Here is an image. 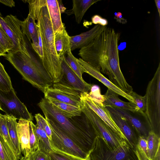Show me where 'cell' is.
Instances as JSON below:
<instances>
[{
    "instance_id": "cell-1",
    "label": "cell",
    "mask_w": 160,
    "mask_h": 160,
    "mask_svg": "<svg viewBox=\"0 0 160 160\" xmlns=\"http://www.w3.org/2000/svg\"><path fill=\"white\" fill-rule=\"evenodd\" d=\"M119 33L106 26L88 45L80 49L82 60L97 71L107 75L108 80L120 89L128 85L120 69L118 43Z\"/></svg>"
},
{
    "instance_id": "cell-2",
    "label": "cell",
    "mask_w": 160,
    "mask_h": 160,
    "mask_svg": "<svg viewBox=\"0 0 160 160\" xmlns=\"http://www.w3.org/2000/svg\"><path fill=\"white\" fill-rule=\"evenodd\" d=\"M38 105L47 118L82 149L89 155L96 139L100 135L88 117L81 115L68 118L55 110L47 99L42 98Z\"/></svg>"
},
{
    "instance_id": "cell-3",
    "label": "cell",
    "mask_w": 160,
    "mask_h": 160,
    "mask_svg": "<svg viewBox=\"0 0 160 160\" xmlns=\"http://www.w3.org/2000/svg\"><path fill=\"white\" fill-rule=\"evenodd\" d=\"M37 21L42 44L43 55L40 60L53 83H58L62 78L61 60L56 50L54 34L46 4L42 8Z\"/></svg>"
},
{
    "instance_id": "cell-4",
    "label": "cell",
    "mask_w": 160,
    "mask_h": 160,
    "mask_svg": "<svg viewBox=\"0 0 160 160\" xmlns=\"http://www.w3.org/2000/svg\"><path fill=\"white\" fill-rule=\"evenodd\" d=\"M29 52L30 56L21 51H10L4 57L23 79L43 92L45 89L53 85V80L41 61Z\"/></svg>"
},
{
    "instance_id": "cell-5",
    "label": "cell",
    "mask_w": 160,
    "mask_h": 160,
    "mask_svg": "<svg viewBox=\"0 0 160 160\" xmlns=\"http://www.w3.org/2000/svg\"><path fill=\"white\" fill-rule=\"evenodd\" d=\"M145 114L152 131L160 137V63L153 78L148 85L146 94Z\"/></svg>"
},
{
    "instance_id": "cell-6",
    "label": "cell",
    "mask_w": 160,
    "mask_h": 160,
    "mask_svg": "<svg viewBox=\"0 0 160 160\" xmlns=\"http://www.w3.org/2000/svg\"><path fill=\"white\" fill-rule=\"evenodd\" d=\"M89 160H139L136 151L128 143L112 149L100 137L96 139Z\"/></svg>"
},
{
    "instance_id": "cell-7",
    "label": "cell",
    "mask_w": 160,
    "mask_h": 160,
    "mask_svg": "<svg viewBox=\"0 0 160 160\" xmlns=\"http://www.w3.org/2000/svg\"><path fill=\"white\" fill-rule=\"evenodd\" d=\"M45 118L52 132L51 139L50 142L52 150L80 160H89V154L55 126L51 120Z\"/></svg>"
},
{
    "instance_id": "cell-8",
    "label": "cell",
    "mask_w": 160,
    "mask_h": 160,
    "mask_svg": "<svg viewBox=\"0 0 160 160\" xmlns=\"http://www.w3.org/2000/svg\"><path fill=\"white\" fill-rule=\"evenodd\" d=\"M82 105L81 110L88 118L108 146L115 149L127 142L126 140L111 129L98 115L81 99Z\"/></svg>"
},
{
    "instance_id": "cell-9",
    "label": "cell",
    "mask_w": 160,
    "mask_h": 160,
    "mask_svg": "<svg viewBox=\"0 0 160 160\" xmlns=\"http://www.w3.org/2000/svg\"><path fill=\"white\" fill-rule=\"evenodd\" d=\"M21 21L12 14L3 18L0 13V24L12 41L13 51H21L30 56L21 27Z\"/></svg>"
},
{
    "instance_id": "cell-10",
    "label": "cell",
    "mask_w": 160,
    "mask_h": 160,
    "mask_svg": "<svg viewBox=\"0 0 160 160\" xmlns=\"http://www.w3.org/2000/svg\"><path fill=\"white\" fill-rule=\"evenodd\" d=\"M0 107L6 114L16 119L33 120V116L18 98L13 88L7 92L0 90Z\"/></svg>"
},
{
    "instance_id": "cell-11",
    "label": "cell",
    "mask_w": 160,
    "mask_h": 160,
    "mask_svg": "<svg viewBox=\"0 0 160 160\" xmlns=\"http://www.w3.org/2000/svg\"><path fill=\"white\" fill-rule=\"evenodd\" d=\"M44 98L51 99L72 105L81 107L82 92L59 82L53 83L43 92Z\"/></svg>"
},
{
    "instance_id": "cell-12",
    "label": "cell",
    "mask_w": 160,
    "mask_h": 160,
    "mask_svg": "<svg viewBox=\"0 0 160 160\" xmlns=\"http://www.w3.org/2000/svg\"><path fill=\"white\" fill-rule=\"evenodd\" d=\"M111 117L125 137L127 143L135 150L138 144V134L131 123L114 107L105 106Z\"/></svg>"
},
{
    "instance_id": "cell-13",
    "label": "cell",
    "mask_w": 160,
    "mask_h": 160,
    "mask_svg": "<svg viewBox=\"0 0 160 160\" xmlns=\"http://www.w3.org/2000/svg\"><path fill=\"white\" fill-rule=\"evenodd\" d=\"M61 60L62 78L58 82L84 93H88L93 85L88 83L81 78L69 66L64 58Z\"/></svg>"
},
{
    "instance_id": "cell-14",
    "label": "cell",
    "mask_w": 160,
    "mask_h": 160,
    "mask_svg": "<svg viewBox=\"0 0 160 160\" xmlns=\"http://www.w3.org/2000/svg\"><path fill=\"white\" fill-rule=\"evenodd\" d=\"M114 108L131 123L139 136H143L147 138L149 133L152 131V129L146 114Z\"/></svg>"
},
{
    "instance_id": "cell-15",
    "label": "cell",
    "mask_w": 160,
    "mask_h": 160,
    "mask_svg": "<svg viewBox=\"0 0 160 160\" xmlns=\"http://www.w3.org/2000/svg\"><path fill=\"white\" fill-rule=\"evenodd\" d=\"M86 93L82 92L81 99L98 115L111 129L126 141L123 134L114 122L105 106L92 100L87 95Z\"/></svg>"
},
{
    "instance_id": "cell-16",
    "label": "cell",
    "mask_w": 160,
    "mask_h": 160,
    "mask_svg": "<svg viewBox=\"0 0 160 160\" xmlns=\"http://www.w3.org/2000/svg\"><path fill=\"white\" fill-rule=\"evenodd\" d=\"M105 27L97 24L90 30L72 36H70V43L72 51L80 49L92 42L104 30Z\"/></svg>"
},
{
    "instance_id": "cell-17",
    "label": "cell",
    "mask_w": 160,
    "mask_h": 160,
    "mask_svg": "<svg viewBox=\"0 0 160 160\" xmlns=\"http://www.w3.org/2000/svg\"><path fill=\"white\" fill-rule=\"evenodd\" d=\"M77 60L83 68L85 72L88 73L99 80L105 85L108 89L112 90L119 95L124 97L129 102L135 103L134 100L132 97L115 86L101 74L100 72L97 71L84 61L81 58L77 59Z\"/></svg>"
},
{
    "instance_id": "cell-18",
    "label": "cell",
    "mask_w": 160,
    "mask_h": 160,
    "mask_svg": "<svg viewBox=\"0 0 160 160\" xmlns=\"http://www.w3.org/2000/svg\"><path fill=\"white\" fill-rule=\"evenodd\" d=\"M35 21L32 14L29 13L27 18L21 21V27L23 34L29 41L32 40V47L40 58L38 29Z\"/></svg>"
},
{
    "instance_id": "cell-19",
    "label": "cell",
    "mask_w": 160,
    "mask_h": 160,
    "mask_svg": "<svg viewBox=\"0 0 160 160\" xmlns=\"http://www.w3.org/2000/svg\"><path fill=\"white\" fill-rule=\"evenodd\" d=\"M60 1L46 0L50 18L54 34L62 31L65 28L61 19L62 12Z\"/></svg>"
},
{
    "instance_id": "cell-20",
    "label": "cell",
    "mask_w": 160,
    "mask_h": 160,
    "mask_svg": "<svg viewBox=\"0 0 160 160\" xmlns=\"http://www.w3.org/2000/svg\"><path fill=\"white\" fill-rule=\"evenodd\" d=\"M29 121L23 119L19 120L17 125L18 138L21 153L23 155L22 157L24 158L29 156L30 151Z\"/></svg>"
},
{
    "instance_id": "cell-21",
    "label": "cell",
    "mask_w": 160,
    "mask_h": 160,
    "mask_svg": "<svg viewBox=\"0 0 160 160\" xmlns=\"http://www.w3.org/2000/svg\"><path fill=\"white\" fill-rule=\"evenodd\" d=\"M118 95L108 89L103 95L104 100L102 104L104 106H110L135 112L136 105L131 102H127L121 100Z\"/></svg>"
},
{
    "instance_id": "cell-22",
    "label": "cell",
    "mask_w": 160,
    "mask_h": 160,
    "mask_svg": "<svg viewBox=\"0 0 160 160\" xmlns=\"http://www.w3.org/2000/svg\"><path fill=\"white\" fill-rule=\"evenodd\" d=\"M47 99L55 110L67 118H70L79 116L82 113L81 107L72 105L53 99Z\"/></svg>"
},
{
    "instance_id": "cell-23",
    "label": "cell",
    "mask_w": 160,
    "mask_h": 160,
    "mask_svg": "<svg viewBox=\"0 0 160 160\" xmlns=\"http://www.w3.org/2000/svg\"><path fill=\"white\" fill-rule=\"evenodd\" d=\"M69 38L65 28L62 31L54 34L55 49L59 58L65 56L70 49Z\"/></svg>"
},
{
    "instance_id": "cell-24",
    "label": "cell",
    "mask_w": 160,
    "mask_h": 160,
    "mask_svg": "<svg viewBox=\"0 0 160 160\" xmlns=\"http://www.w3.org/2000/svg\"><path fill=\"white\" fill-rule=\"evenodd\" d=\"M7 121L9 135L15 149L17 158L20 159L21 152L17 131V119L12 116L4 115Z\"/></svg>"
},
{
    "instance_id": "cell-25",
    "label": "cell",
    "mask_w": 160,
    "mask_h": 160,
    "mask_svg": "<svg viewBox=\"0 0 160 160\" xmlns=\"http://www.w3.org/2000/svg\"><path fill=\"white\" fill-rule=\"evenodd\" d=\"M100 0H73L72 11L78 24H80L85 13L93 4Z\"/></svg>"
},
{
    "instance_id": "cell-26",
    "label": "cell",
    "mask_w": 160,
    "mask_h": 160,
    "mask_svg": "<svg viewBox=\"0 0 160 160\" xmlns=\"http://www.w3.org/2000/svg\"><path fill=\"white\" fill-rule=\"evenodd\" d=\"M34 128L38 142V148L48 154L52 149L50 141L46 133L37 124L34 125Z\"/></svg>"
},
{
    "instance_id": "cell-27",
    "label": "cell",
    "mask_w": 160,
    "mask_h": 160,
    "mask_svg": "<svg viewBox=\"0 0 160 160\" xmlns=\"http://www.w3.org/2000/svg\"><path fill=\"white\" fill-rule=\"evenodd\" d=\"M147 139L148 143L147 156L152 160L160 147V137L151 131L149 133Z\"/></svg>"
},
{
    "instance_id": "cell-28",
    "label": "cell",
    "mask_w": 160,
    "mask_h": 160,
    "mask_svg": "<svg viewBox=\"0 0 160 160\" xmlns=\"http://www.w3.org/2000/svg\"><path fill=\"white\" fill-rule=\"evenodd\" d=\"M0 160H18L14 152L0 135Z\"/></svg>"
},
{
    "instance_id": "cell-29",
    "label": "cell",
    "mask_w": 160,
    "mask_h": 160,
    "mask_svg": "<svg viewBox=\"0 0 160 160\" xmlns=\"http://www.w3.org/2000/svg\"><path fill=\"white\" fill-rule=\"evenodd\" d=\"M65 59L69 66L72 69L75 73L81 79L82 75L85 71L77 60V58H75L72 53L71 49H70L66 54V56H64Z\"/></svg>"
},
{
    "instance_id": "cell-30",
    "label": "cell",
    "mask_w": 160,
    "mask_h": 160,
    "mask_svg": "<svg viewBox=\"0 0 160 160\" xmlns=\"http://www.w3.org/2000/svg\"><path fill=\"white\" fill-rule=\"evenodd\" d=\"M12 88L10 78L0 62V90L7 92Z\"/></svg>"
},
{
    "instance_id": "cell-31",
    "label": "cell",
    "mask_w": 160,
    "mask_h": 160,
    "mask_svg": "<svg viewBox=\"0 0 160 160\" xmlns=\"http://www.w3.org/2000/svg\"><path fill=\"white\" fill-rule=\"evenodd\" d=\"M26 1L29 4V13L37 20L42 8L46 4V0H28Z\"/></svg>"
},
{
    "instance_id": "cell-32",
    "label": "cell",
    "mask_w": 160,
    "mask_h": 160,
    "mask_svg": "<svg viewBox=\"0 0 160 160\" xmlns=\"http://www.w3.org/2000/svg\"><path fill=\"white\" fill-rule=\"evenodd\" d=\"M0 135H1L6 141L10 147L15 152L16 156L14 147L11 141L9 135L7 123L6 118L4 115H3L0 113Z\"/></svg>"
},
{
    "instance_id": "cell-33",
    "label": "cell",
    "mask_w": 160,
    "mask_h": 160,
    "mask_svg": "<svg viewBox=\"0 0 160 160\" xmlns=\"http://www.w3.org/2000/svg\"><path fill=\"white\" fill-rule=\"evenodd\" d=\"M129 95L134 100L136 105L135 112L146 114V98L145 95L142 96L132 91Z\"/></svg>"
},
{
    "instance_id": "cell-34",
    "label": "cell",
    "mask_w": 160,
    "mask_h": 160,
    "mask_svg": "<svg viewBox=\"0 0 160 160\" xmlns=\"http://www.w3.org/2000/svg\"><path fill=\"white\" fill-rule=\"evenodd\" d=\"M29 123L30 134L29 143L30 151L28 157L38 149V142L34 130V124L32 121H29Z\"/></svg>"
},
{
    "instance_id": "cell-35",
    "label": "cell",
    "mask_w": 160,
    "mask_h": 160,
    "mask_svg": "<svg viewBox=\"0 0 160 160\" xmlns=\"http://www.w3.org/2000/svg\"><path fill=\"white\" fill-rule=\"evenodd\" d=\"M34 117L37 122L36 124L45 131L50 141L51 139L52 132L47 121L40 113L36 114Z\"/></svg>"
},
{
    "instance_id": "cell-36",
    "label": "cell",
    "mask_w": 160,
    "mask_h": 160,
    "mask_svg": "<svg viewBox=\"0 0 160 160\" xmlns=\"http://www.w3.org/2000/svg\"><path fill=\"white\" fill-rule=\"evenodd\" d=\"M87 95L93 100L103 105L102 102L104 100L103 95L101 94L99 88L97 85H93L90 92L87 93Z\"/></svg>"
},
{
    "instance_id": "cell-37",
    "label": "cell",
    "mask_w": 160,
    "mask_h": 160,
    "mask_svg": "<svg viewBox=\"0 0 160 160\" xmlns=\"http://www.w3.org/2000/svg\"><path fill=\"white\" fill-rule=\"evenodd\" d=\"M0 42L7 51H11L13 48L12 41L0 24Z\"/></svg>"
},
{
    "instance_id": "cell-38",
    "label": "cell",
    "mask_w": 160,
    "mask_h": 160,
    "mask_svg": "<svg viewBox=\"0 0 160 160\" xmlns=\"http://www.w3.org/2000/svg\"><path fill=\"white\" fill-rule=\"evenodd\" d=\"M20 160H50L48 153L39 148L27 158L22 157Z\"/></svg>"
},
{
    "instance_id": "cell-39",
    "label": "cell",
    "mask_w": 160,
    "mask_h": 160,
    "mask_svg": "<svg viewBox=\"0 0 160 160\" xmlns=\"http://www.w3.org/2000/svg\"><path fill=\"white\" fill-rule=\"evenodd\" d=\"M48 154L50 160H80L52 150L48 153Z\"/></svg>"
},
{
    "instance_id": "cell-40",
    "label": "cell",
    "mask_w": 160,
    "mask_h": 160,
    "mask_svg": "<svg viewBox=\"0 0 160 160\" xmlns=\"http://www.w3.org/2000/svg\"><path fill=\"white\" fill-rule=\"evenodd\" d=\"M92 22L95 24H98L101 26L105 27L108 23V20L102 18L98 15H95L93 16L92 18Z\"/></svg>"
},
{
    "instance_id": "cell-41",
    "label": "cell",
    "mask_w": 160,
    "mask_h": 160,
    "mask_svg": "<svg viewBox=\"0 0 160 160\" xmlns=\"http://www.w3.org/2000/svg\"><path fill=\"white\" fill-rule=\"evenodd\" d=\"M138 146L147 156L148 154V143L147 138L139 136L138 140Z\"/></svg>"
},
{
    "instance_id": "cell-42",
    "label": "cell",
    "mask_w": 160,
    "mask_h": 160,
    "mask_svg": "<svg viewBox=\"0 0 160 160\" xmlns=\"http://www.w3.org/2000/svg\"><path fill=\"white\" fill-rule=\"evenodd\" d=\"M135 151L139 160H150L138 145L136 148Z\"/></svg>"
},
{
    "instance_id": "cell-43",
    "label": "cell",
    "mask_w": 160,
    "mask_h": 160,
    "mask_svg": "<svg viewBox=\"0 0 160 160\" xmlns=\"http://www.w3.org/2000/svg\"><path fill=\"white\" fill-rule=\"evenodd\" d=\"M115 18L117 20V21L120 23H125V19L122 17V13L120 12H115L114 13Z\"/></svg>"
},
{
    "instance_id": "cell-44",
    "label": "cell",
    "mask_w": 160,
    "mask_h": 160,
    "mask_svg": "<svg viewBox=\"0 0 160 160\" xmlns=\"http://www.w3.org/2000/svg\"><path fill=\"white\" fill-rule=\"evenodd\" d=\"M0 2L10 7L15 6V2L12 0H0Z\"/></svg>"
},
{
    "instance_id": "cell-45",
    "label": "cell",
    "mask_w": 160,
    "mask_h": 160,
    "mask_svg": "<svg viewBox=\"0 0 160 160\" xmlns=\"http://www.w3.org/2000/svg\"><path fill=\"white\" fill-rule=\"evenodd\" d=\"M7 52V50L0 42V56H5Z\"/></svg>"
},
{
    "instance_id": "cell-46",
    "label": "cell",
    "mask_w": 160,
    "mask_h": 160,
    "mask_svg": "<svg viewBox=\"0 0 160 160\" xmlns=\"http://www.w3.org/2000/svg\"><path fill=\"white\" fill-rule=\"evenodd\" d=\"M152 160H160V147L159 148L155 155Z\"/></svg>"
},
{
    "instance_id": "cell-47",
    "label": "cell",
    "mask_w": 160,
    "mask_h": 160,
    "mask_svg": "<svg viewBox=\"0 0 160 160\" xmlns=\"http://www.w3.org/2000/svg\"><path fill=\"white\" fill-rule=\"evenodd\" d=\"M155 2L158 10L159 16L160 17V0H155Z\"/></svg>"
},
{
    "instance_id": "cell-48",
    "label": "cell",
    "mask_w": 160,
    "mask_h": 160,
    "mask_svg": "<svg viewBox=\"0 0 160 160\" xmlns=\"http://www.w3.org/2000/svg\"><path fill=\"white\" fill-rule=\"evenodd\" d=\"M0 110L2 111V109H1V108L0 107Z\"/></svg>"
}]
</instances>
